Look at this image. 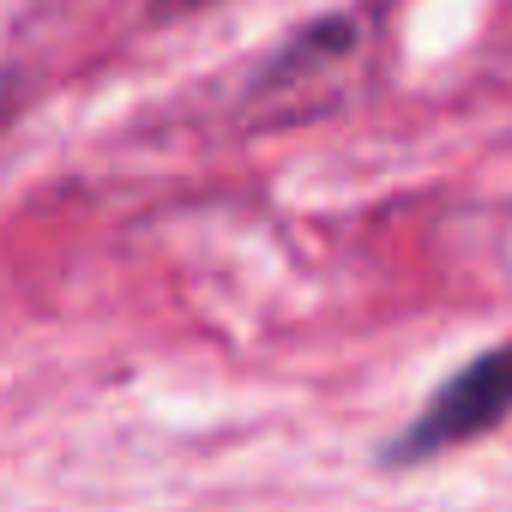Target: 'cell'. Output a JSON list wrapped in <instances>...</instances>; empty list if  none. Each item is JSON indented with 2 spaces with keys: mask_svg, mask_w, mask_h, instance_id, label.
<instances>
[{
  "mask_svg": "<svg viewBox=\"0 0 512 512\" xmlns=\"http://www.w3.org/2000/svg\"><path fill=\"white\" fill-rule=\"evenodd\" d=\"M512 416V344L506 350H482L476 362H464L428 404L422 416L386 446L392 464H416V458H440L488 428H500Z\"/></svg>",
  "mask_w": 512,
  "mask_h": 512,
  "instance_id": "obj_1",
  "label": "cell"
}]
</instances>
